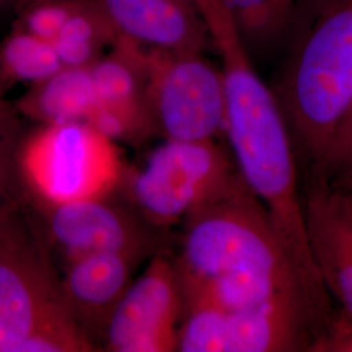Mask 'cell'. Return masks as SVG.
I'll use <instances>...</instances> for the list:
<instances>
[{
    "label": "cell",
    "mask_w": 352,
    "mask_h": 352,
    "mask_svg": "<svg viewBox=\"0 0 352 352\" xmlns=\"http://www.w3.org/2000/svg\"><path fill=\"white\" fill-rule=\"evenodd\" d=\"M210 41L222 59L225 135L238 173L263 202L302 285L327 316V292L309 250L294 140L273 89L253 68L250 52L223 0H196Z\"/></svg>",
    "instance_id": "6da1fadb"
},
{
    "label": "cell",
    "mask_w": 352,
    "mask_h": 352,
    "mask_svg": "<svg viewBox=\"0 0 352 352\" xmlns=\"http://www.w3.org/2000/svg\"><path fill=\"white\" fill-rule=\"evenodd\" d=\"M174 265L183 312L195 307L238 311L295 298L327 322L309 298L263 202L240 175L187 217Z\"/></svg>",
    "instance_id": "7a4b0ae2"
},
{
    "label": "cell",
    "mask_w": 352,
    "mask_h": 352,
    "mask_svg": "<svg viewBox=\"0 0 352 352\" xmlns=\"http://www.w3.org/2000/svg\"><path fill=\"white\" fill-rule=\"evenodd\" d=\"M273 89L289 133L322 164L352 106V0H316Z\"/></svg>",
    "instance_id": "3957f363"
},
{
    "label": "cell",
    "mask_w": 352,
    "mask_h": 352,
    "mask_svg": "<svg viewBox=\"0 0 352 352\" xmlns=\"http://www.w3.org/2000/svg\"><path fill=\"white\" fill-rule=\"evenodd\" d=\"M16 168L42 208L111 196L126 175L116 142L84 122L41 124L21 141Z\"/></svg>",
    "instance_id": "277c9868"
},
{
    "label": "cell",
    "mask_w": 352,
    "mask_h": 352,
    "mask_svg": "<svg viewBox=\"0 0 352 352\" xmlns=\"http://www.w3.org/2000/svg\"><path fill=\"white\" fill-rule=\"evenodd\" d=\"M69 314L47 245L13 202L0 205V352Z\"/></svg>",
    "instance_id": "5b68a950"
},
{
    "label": "cell",
    "mask_w": 352,
    "mask_h": 352,
    "mask_svg": "<svg viewBox=\"0 0 352 352\" xmlns=\"http://www.w3.org/2000/svg\"><path fill=\"white\" fill-rule=\"evenodd\" d=\"M239 175L215 140H164L145 164L128 176L136 212L162 230L184 222Z\"/></svg>",
    "instance_id": "8992f818"
},
{
    "label": "cell",
    "mask_w": 352,
    "mask_h": 352,
    "mask_svg": "<svg viewBox=\"0 0 352 352\" xmlns=\"http://www.w3.org/2000/svg\"><path fill=\"white\" fill-rule=\"evenodd\" d=\"M146 102L166 140L208 141L225 133L222 71L202 52L146 47Z\"/></svg>",
    "instance_id": "52a82bcc"
},
{
    "label": "cell",
    "mask_w": 352,
    "mask_h": 352,
    "mask_svg": "<svg viewBox=\"0 0 352 352\" xmlns=\"http://www.w3.org/2000/svg\"><path fill=\"white\" fill-rule=\"evenodd\" d=\"M322 329L315 311L295 298L238 311L195 307L183 312L177 351H311Z\"/></svg>",
    "instance_id": "ba28073f"
},
{
    "label": "cell",
    "mask_w": 352,
    "mask_h": 352,
    "mask_svg": "<svg viewBox=\"0 0 352 352\" xmlns=\"http://www.w3.org/2000/svg\"><path fill=\"white\" fill-rule=\"evenodd\" d=\"M183 296L175 265L162 254L132 283L104 329L107 351H177Z\"/></svg>",
    "instance_id": "9c48e42d"
},
{
    "label": "cell",
    "mask_w": 352,
    "mask_h": 352,
    "mask_svg": "<svg viewBox=\"0 0 352 352\" xmlns=\"http://www.w3.org/2000/svg\"><path fill=\"white\" fill-rule=\"evenodd\" d=\"M42 209L51 243L67 261L91 253H120L142 261L158 248V228L110 201V196Z\"/></svg>",
    "instance_id": "30bf717a"
},
{
    "label": "cell",
    "mask_w": 352,
    "mask_h": 352,
    "mask_svg": "<svg viewBox=\"0 0 352 352\" xmlns=\"http://www.w3.org/2000/svg\"><path fill=\"white\" fill-rule=\"evenodd\" d=\"M146 47L119 37L107 56L91 64L97 106L88 124L113 140H139L153 129L146 102Z\"/></svg>",
    "instance_id": "8fae6325"
},
{
    "label": "cell",
    "mask_w": 352,
    "mask_h": 352,
    "mask_svg": "<svg viewBox=\"0 0 352 352\" xmlns=\"http://www.w3.org/2000/svg\"><path fill=\"white\" fill-rule=\"evenodd\" d=\"M309 250L327 294L352 316V200L346 190L317 184L304 199Z\"/></svg>",
    "instance_id": "7c38bea8"
},
{
    "label": "cell",
    "mask_w": 352,
    "mask_h": 352,
    "mask_svg": "<svg viewBox=\"0 0 352 352\" xmlns=\"http://www.w3.org/2000/svg\"><path fill=\"white\" fill-rule=\"evenodd\" d=\"M119 37L148 49L202 52L210 42L193 0H94Z\"/></svg>",
    "instance_id": "4fadbf2b"
},
{
    "label": "cell",
    "mask_w": 352,
    "mask_h": 352,
    "mask_svg": "<svg viewBox=\"0 0 352 352\" xmlns=\"http://www.w3.org/2000/svg\"><path fill=\"white\" fill-rule=\"evenodd\" d=\"M139 263L120 253H91L67 261L60 276L64 302L93 342L96 336L103 340L107 322L132 283Z\"/></svg>",
    "instance_id": "5bb4252c"
},
{
    "label": "cell",
    "mask_w": 352,
    "mask_h": 352,
    "mask_svg": "<svg viewBox=\"0 0 352 352\" xmlns=\"http://www.w3.org/2000/svg\"><path fill=\"white\" fill-rule=\"evenodd\" d=\"M14 104L20 115L41 124L88 123L97 106L90 68H62L33 84Z\"/></svg>",
    "instance_id": "9a60e30c"
},
{
    "label": "cell",
    "mask_w": 352,
    "mask_h": 352,
    "mask_svg": "<svg viewBox=\"0 0 352 352\" xmlns=\"http://www.w3.org/2000/svg\"><path fill=\"white\" fill-rule=\"evenodd\" d=\"M119 38L94 0H75L74 10L52 42L64 68H87L104 46Z\"/></svg>",
    "instance_id": "2e32d148"
},
{
    "label": "cell",
    "mask_w": 352,
    "mask_h": 352,
    "mask_svg": "<svg viewBox=\"0 0 352 352\" xmlns=\"http://www.w3.org/2000/svg\"><path fill=\"white\" fill-rule=\"evenodd\" d=\"M247 49L274 46L299 16V0H223Z\"/></svg>",
    "instance_id": "e0dca14e"
},
{
    "label": "cell",
    "mask_w": 352,
    "mask_h": 352,
    "mask_svg": "<svg viewBox=\"0 0 352 352\" xmlns=\"http://www.w3.org/2000/svg\"><path fill=\"white\" fill-rule=\"evenodd\" d=\"M64 68L51 41L14 26L0 45V72L10 82L37 84Z\"/></svg>",
    "instance_id": "ac0fdd59"
},
{
    "label": "cell",
    "mask_w": 352,
    "mask_h": 352,
    "mask_svg": "<svg viewBox=\"0 0 352 352\" xmlns=\"http://www.w3.org/2000/svg\"><path fill=\"white\" fill-rule=\"evenodd\" d=\"M10 82L0 72V205L4 202V192L10 175L16 167L17 151L21 141H19L20 119L16 104L7 100L6 93Z\"/></svg>",
    "instance_id": "d6986e66"
},
{
    "label": "cell",
    "mask_w": 352,
    "mask_h": 352,
    "mask_svg": "<svg viewBox=\"0 0 352 352\" xmlns=\"http://www.w3.org/2000/svg\"><path fill=\"white\" fill-rule=\"evenodd\" d=\"M75 0H37L21 11L17 25L37 37L54 41L74 10Z\"/></svg>",
    "instance_id": "ffe728a7"
},
{
    "label": "cell",
    "mask_w": 352,
    "mask_h": 352,
    "mask_svg": "<svg viewBox=\"0 0 352 352\" xmlns=\"http://www.w3.org/2000/svg\"><path fill=\"white\" fill-rule=\"evenodd\" d=\"M320 168L327 175L352 177V106Z\"/></svg>",
    "instance_id": "44dd1931"
},
{
    "label": "cell",
    "mask_w": 352,
    "mask_h": 352,
    "mask_svg": "<svg viewBox=\"0 0 352 352\" xmlns=\"http://www.w3.org/2000/svg\"><path fill=\"white\" fill-rule=\"evenodd\" d=\"M23 1L24 0H0V8L1 7H7V6H16L17 8H20Z\"/></svg>",
    "instance_id": "7402d4cb"
},
{
    "label": "cell",
    "mask_w": 352,
    "mask_h": 352,
    "mask_svg": "<svg viewBox=\"0 0 352 352\" xmlns=\"http://www.w3.org/2000/svg\"><path fill=\"white\" fill-rule=\"evenodd\" d=\"M33 1H37V0H24V1H23V4H21V6H20V10H23V8H24V7H26V6H28V4H30V3H33Z\"/></svg>",
    "instance_id": "603a6c76"
},
{
    "label": "cell",
    "mask_w": 352,
    "mask_h": 352,
    "mask_svg": "<svg viewBox=\"0 0 352 352\" xmlns=\"http://www.w3.org/2000/svg\"><path fill=\"white\" fill-rule=\"evenodd\" d=\"M351 180H352V177H351ZM346 192H347V195H349V196H350V197H351V200H352V182H351V186H350V188L346 189Z\"/></svg>",
    "instance_id": "cb8c5ba5"
}]
</instances>
